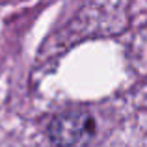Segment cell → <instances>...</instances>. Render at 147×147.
<instances>
[{"label": "cell", "instance_id": "obj_1", "mask_svg": "<svg viewBox=\"0 0 147 147\" xmlns=\"http://www.w3.org/2000/svg\"><path fill=\"white\" fill-rule=\"evenodd\" d=\"M95 136V119L84 110L58 114L49 125V138L56 147H88Z\"/></svg>", "mask_w": 147, "mask_h": 147}]
</instances>
